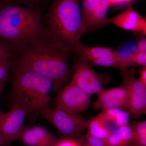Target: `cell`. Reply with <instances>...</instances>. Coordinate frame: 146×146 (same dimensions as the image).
Instances as JSON below:
<instances>
[{
  "mask_svg": "<svg viewBox=\"0 0 146 146\" xmlns=\"http://www.w3.org/2000/svg\"><path fill=\"white\" fill-rule=\"evenodd\" d=\"M71 54L66 45L46 30L16 54L15 63L49 79L58 90L72 78Z\"/></svg>",
  "mask_w": 146,
  "mask_h": 146,
  "instance_id": "6da1fadb",
  "label": "cell"
},
{
  "mask_svg": "<svg viewBox=\"0 0 146 146\" xmlns=\"http://www.w3.org/2000/svg\"><path fill=\"white\" fill-rule=\"evenodd\" d=\"M43 9L31 8L6 0L0 6V42L15 52L45 31Z\"/></svg>",
  "mask_w": 146,
  "mask_h": 146,
  "instance_id": "7a4b0ae2",
  "label": "cell"
},
{
  "mask_svg": "<svg viewBox=\"0 0 146 146\" xmlns=\"http://www.w3.org/2000/svg\"><path fill=\"white\" fill-rule=\"evenodd\" d=\"M11 89V106L23 108L30 119L41 116L49 106L53 85L49 79L14 63Z\"/></svg>",
  "mask_w": 146,
  "mask_h": 146,
  "instance_id": "3957f363",
  "label": "cell"
},
{
  "mask_svg": "<svg viewBox=\"0 0 146 146\" xmlns=\"http://www.w3.org/2000/svg\"><path fill=\"white\" fill-rule=\"evenodd\" d=\"M42 21L46 31L74 53L86 33L80 0H54Z\"/></svg>",
  "mask_w": 146,
  "mask_h": 146,
  "instance_id": "277c9868",
  "label": "cell"
},
{
  "mask_svg": "<svg viewBox=\"0 0 146 146\" xmlns=\"http://www.w3.org/2000/svg\"><path fill=\"white\" fill-rule=\"evenodd\" d=\"M43 117L54 127L62 136L78 137L86 129L87 121L78 114L70 113L49 106L44 110Z\"/></svg>",
  "mask_w": 146,
  "mask_h": 146,
  "instance_id": "5b68a950",
  "label": "cell"
},
{
  "mask_svg": "<svg viewBox=\"0 0 146 146\" xmlns=\"http://www.w3.org/2000/svg\"><path fill=\"white\" fill-rule=\"evenodd\" d=\"M123 85L127 91V108L137 119L146 113V87L136 77L134 68L121 70Z\"/></svg>",
  "mask_w": 146,
  "mask_h": 146,
  "instance_id": "8992f818",
  "label": "cell"
},
{
  "mask_svg": "<svg viewBox=\"0 0 146 146\" xmlns=\"http://www.w3.org/2000/svg\"><path fill=\"white\" fill-rule=\"evenodd\" d=\"M108 80L109 77L96 72L86 60L78 57L75 62L70 81L89 95L98 94Z\"/></svg>",
  "mask_w": 146,
  "mask_h": 146,
  "instance_id": "52a82bcc",
  "label": "cell"
},
{
  "mask_svg": "<svg viewBox=\"0 0 146 146\" xmlns=\"http://www.w3.org/2000/svg\"><path fill=\"white\" fill-rule=\"evenodd\" d=\"M91 95L70 81L61 88L54 101L55 108L66 112L78 114L89 108Z\"/></svg>",
  "mask_w": 146,
  "mask_h": 146,
  "instance_id": "ba28073f",
  "label": "cell"
},
{
  "mask_svg": "<svg viewBox=\"0 0 146 146\" xmlns=\"http://www.w3.org/2000/svg\"><path fill=\"white\" fill-rule=\"evenodd\" d=\"M27 112L23 108L12 105L7 112L0 119V138L2 146H9L13 141L18 140L23 129Z\"/></svg>",
  "mask_w": 146,
  "mask_h": 146,
  "instance_id": "9c48e42d",
  "label": "cell"
},
{
  "mask_svg": "<svg viewBox=\"0 0 146 146\" xmlns=\"http://www.w3.org/2000/svg\"><path fill=\"white\" fill-rule=\"evenodd\" d=\"M85 32L103 27L109 23L107 17L110 5L108 0H80Z\"/></svg>",
  "mask_w": 146,
  "mask_h": 146,
  "instance_id": "30bf717a",
  "label": "cell"
},
{
  "mask_svg": "<svg viewBox=\"0 0 146 146\" xmlns=\"http://www.w3.org/2000/svg\"><path fill=\"white\" fill-rule=\"evenodd\" d=\"M108 22L123 29L146 36V18L136 11L131 3L127 4L125 10L108 19Z\"/></svg>",
  "mask_w": 146,
  "mask_h": 146,
  "instance_id": "8fae6325",
  "label": "cell"
},
{
  "mask_svg": "<svg viewBox=\"0 0 146 146\" xmlns=\"http://www.w3.org/2000/svg\"><path fill=\"white\" fill-rule=\"evenodd\" d=\"M18 140L26 146H52L57 139L44 127L25 126Z\"/></svg>",
  "mask_w": 146,
  "mask_h": 146,
  "instance_id": "7c38bea8",
  "label": "cell"
},
{
  "mask_svg": "<svg viewBox=\"0 0 146 146\" xmlns=\"http://www.w3.org/2000/svg\"><path fill=\"white\" fill-rule=\"evenodd\" d=\"M118 52L108 47L88 46L80 42L74 50V54L91 64L95 60L115 57L117 55Z\"/></svg>",
  "mask_w": 146,
  "mask_h": 146,
  "instance_id": "4fadbf2b",
  "label": "cell"
},
{
  "mask_svg": "<svg viewBox=\"0 0 146 146\" xmlns=\"http://www.w3.org/2000/svg\"><path fill=\"white\" fill-rule=\"evenodd\" d=\"M105 146H126L132 142V130L129 125L118 128L103 140Z\"/></svg>",
  "mask_w": 146,
  "mask_h": 146,
  "instance_id": "5bb4252c",
  "label": "cell"
},
{
  "mask_svg": "<svg viewBox=\"0 0 146 146\" xmlns=\"http://www.w3.org/2000/svg\"><path fill=\"white\" fill-rule=\"evenodd\" d=\"M86 129V133L102 141L106 139L112 132L100 114L87 121Z\"/></svg>",
  "mask_w": 146,
  "mask_h": 146,
  "instance_id": "9a60e30c",
  "label": "cell"
},
{
  "mask_svg": "<svg viewBox=\"0 0 146 146\" xmlns=\"http://www.w3.org/2000/svg\"><path fill=\"white\" fill-rule=\"evenodd\" d=\"M97 94L98 98L93 103L94 108L106 102L115 101L119 100H127V91L123 86L106 90L102 89Z\"/></svg>",
  "mask_w": 146,
  "mask_h": 146,
  "instance_id": "2e32d148",
  "label": "cell"
},
{
  "mask_svg": "<svg viewBox=\"0 0 146 146\" xmlns=\"http://www.w3.org/2000/svg\"><path fill=\"white\" fill-rule=\"evenodd\" d=\"M101 113L106 119L117 128L129 125V112L119 108H112L102 110Z\"/></svg>",
  "mask_w": 146,
  "mask_h": 146,
  "instance_id": "e0dca14e",
  "label": "cell"
},
{
  "mask_svg": "<svg viewBox=\"0 0 146 146\" xmlns=\"http://www.w3.org/2000/svg\"><path fill=\"white\" fill-rule=\"evenodd\" d=\"M132 142L139 146H146V121L134 122L131 126Z\"/></svg>",
  "mask_w": 146,
  "mask_h": 146,
  "instance_id": "ac0fdd59",
  "label": "cell"
},
{
  "mask_svg": "<svg viewBox=\"0 0 146 146\" xmlns=\"http://www.w3.org/2000/svg\"><path fill=\"white\" fill-rule=\"evenodd\" d=\"M15 59H7L0 61V86H5L12 71Z\"/></svg>",
  "mask_w": 146,
  "mask_h": 146,
  "instance_id": "d6986e66",
  "label": "cell"
},
{
  "mask_svg": "<svg viewBox=\"0 0 146 146\" xmlns=\"http://www.w3.org/2000/svg\"><path fill=\"white\" fill-rule=\"evenodd\" d=\"M52 146H85L83 136L78 137L61 136Z\"/></svg>",
  "mask_w": 146,
  "mask_h": 146,
  "instance_id": "ffe728a7",
  "label": "cell"
},
{
  "mask_svg": "<svg viewBox=\"0 0 146 146\" xmlns=\"http://www.w3.org/2000/svg\"><path fill=\"white\" fill-rule=\"evenodd\" d=\"M12 2L31 7L42 9L47 5L50 0H10Z\"/></svg>",
  "mask_w": 146,
  "mask_h": 146,
  "instance_id": "44dd1931",
  "label": "cell"
},
{
  "mask_svg": "<svg viewBox=\"0 0 146 146\" xmlns=\"http://www.w3.org/2000/svg\"><path fill=\"white\" fill-rule=\"evenodd\" d=\"M131 66L133 65L146 66V52L136 50L135 52L128 55Z\"/></svg>",
  "mask_w": 146,
  "mask_h": 146,
  "instance_id": "7402d4cb",
  "label": "cell"
},
{
  "mask_svg": "<svg viewBox=\"0 0 146 146\" xmlns=\"http://www.w3.org/2000/svg\"><path fill=\"white\" fill-rule=\"evenodd\" d=\"M16 54L13 50L5 43L0 42V61L7 59H16Z\"/></svg>",
  "mask_w": 146,
  "mask_h": 146,
  "instance_id": "603a6c76",
  "label": "cell"
},
{
  "mask_svg": "<svg viewBox=\"0 0 146 146\" xmlns=\"http://www.w3.org/2000/svg\"><path fill=\"white\" fill-rule=\"evenodd\" d=\"M85 146H105L101 140L95 138L86 133L83 136Z\"/></svg>",
  "mask_w": 146,
  "mask_h": 146,
  "instance_id": "cb8c5ba5",
  "label": "cell"
},
{
  "mask_svg": "<svg viewBox=\"0 0 146 146\" xmlns=\"http://www.w3.org/2000/svg\"><path fill=\"white\" fill-rule=\"evenodd\" d=\"M143 35L141 34L137 37V51L143 52H146V39Z\"/></svg>",
  "mask_w": 146,
  "mask_h": 146,
  "instance_id": "d4e9b609",
  "label": "cell"
},
{
  "mask_svg": "<svg viewBox=\"0 0 146 146\" xmlns=\"http://www.w3.org/2000/svg\"><path fill=\"white\" fill-rule=\"evenodd\" d=\"M109 3L110 5L120 6L123 5L127 4L129 3L134 0H108Z\"/></svg>",
  "mask_w": 146,
  "mask_h": 146,
  "instance_id": "484cf974",
  "label": "cell"
},
{
  "mask_svg": "<svg viewBox=\"0 0 146 146\" xmlns=\"http://www.w3.org/2000/svg\"><path fill=\"white\" fill-rule=\"evenodd\" d=\"M138 80L146 87V66L142 67L140 70V76Z\"/></svg>",
  "mask_w": 146,
  "mask_h": 146,
  "instance_id": "4316f807",
  "label": "cell"
},
{
  "mask_svg": "<svg viewBox=\"0 0 146 146\" xmlns=\"http://www.w3.org/2000/svg\"><path fill=\"white\" fill-rule=\"evenodd\" d=\"M4 87V86H0V99H1V96L2 94L3 93V90ZM3 113V112H2L1 110V107H0V119L2 116Z\"/></svg>",
  "mask_w": 146,
  "mask_h": 146,
  "instance_id": "83f0119b",
  "label": "cell"
},
{
  "mask_svg": "<svg viewBox=\"0 0 146 146\" xmlns=\"http://www.w3.org/2000/svg\"><path fill=\"white\" fill-rule=\"evenodd\" d=\"M126 146H139L138 145H136V144L134 143L133 142H131V143L129 144L128 145Z\"/></svg>",
  "mask_w": 146,
  "mask_h": 146,
  "instance_id": "f1b7e54d",
  "label": "cell"
},
{
  "mask_svg": "<svg viewBox=\"0 0 146 146\" xmlns=\"http://www.w3.org/2000/svg\"><path fill=\"white\" fill-rule=\"evenodd\" d=\"M6 1V0H0V6L4 2Z\"/></svg>",
  "mask_w": 146,
  "mask_h": 146,
  "instance_id": "f546056e",
  "label": "cell"
},
{
  "mask_svg": "<svg viewBox=\"0 0 146 146\" xmlns=\"http://www.w3.org/2000/svg\"><path fill=\"white\" fill-rule=\"evenodd\" d=\"M0 146H2V141L1 138H0Z\"/></svg>",
  "mask_w": 146,
  "mask_h": 146,
  "instance_id": "4dcf8cb0",
  "label": "cell"
}]
</instances>
